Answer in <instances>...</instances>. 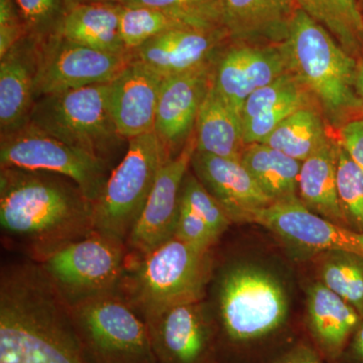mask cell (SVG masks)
<instances>
[{"label": "cell", "instance_id": "6da1fadb", "mask_svg": "<svg viewBox=\"0 0 363 363\" xmlns=\"http://www.w3.org/2000/svg\"><path fill=\"white\" fill-rule=\"evenodd\" d=\"M93 208L67 177L0 168L2 242L35 264L94 233Z\"/></svg>", "mask_w": 363, "mask_h": 363}, {"label": "cell", "instance_id": "7a4b0ae2", "mask_svg": "<svg viewBox=\"0 0 363 363\" xmlns=\"http://www.w3.org/2000/svg\"><path fill=\"white\" fill-rule=\"evenodd\" d=\"M221 363H269L292 348L290 302L281 279L257 264L233 262L216 283Z\"/></svg>", "mask_w": 363, "mask_h": 363}, {"label": "cell", "instance_id": "3957f363", "mask_svg": "<svg viewBox=\"0 0 363 363\" xmlns=\"http://www.w3.org/2000/svg\"><path fill=\"white\" fill-rule=\"evenodd\" d=\"M0 363H87L70 305L40 272L0 286Z\"/></svg>", "mask_w": 363, "mask_h": 363}, {"label": "cell", "instance_id": "277c9868", "mask_svg": "<svg viewBox=\"0 0 363 363\" xmlns=\"http://www.w3.org/2000/svg\"><path fill=\"white\" fill-rule=\"evenodd\" d=\"M285 45L291 71L300 79L334 133L363 118L357 91L358 60L326 30L298 9Z\"/></svg>", "mask_w": 363, "mask_h": 363}, {"label": "cell", "instance_id": "5b68a950", "mask_svg": "<svg viewBox=\"0 0 363 363\" xmlns=\"http://www.w3.org/2000/svg\"><path fill=\"white\" fill-rule=\"evenodd\" d=\"M213 264L212 250L173 238L147 255L128 257L116 292L145 320L169 308L204 300Z\"/></svg>", "mask_w": 363, "mask_h": 363}, {"label": "cell", "instance_id": "8992f818", "mask_svg": "<svg viewBox=\"0 0 363 363\" xmlns=\"http://www.w3.org/2000/svg\"><path fill=\"white\" fill-rule=\"evenodd\" d=\"M70 312L87 363H157L147 323L116 291L72 304Z\"/></svg>", "mask_w": 363, "mask_h": 363}, {"label": "cell", "instance_id": "52a82bcc", "mask_svg": "<svg viewBox=\"0 0 363 363\" xmlns=\"http://www.w3.org/2000/svg\"><path fill=\"white\" fill-rule=\"evenodd\" d=\"M168 161L155 131L128 140L125 156L112 169L94 202L95 231L125 245L160 169Z\"/></svg>", "mask_w": 363, "mask_h": 363}, {"label": "cell", "instance_id": "ba28073f", "mask_svg": "<svg viewBox=\"0 0 363 363\" xmlns=\"http://www.w3.org/2000/svg\"><path fill=\"white\" fill-rule=\"evenodd\" d=\"M108 84L87 86L40 97L30 123L76 149L109 164L124 138L117 133L107 105Z\"/></svg>", "mask_w": 363, "mask_h": 363}, {"label": "cell", "instance_id": "9c48e42d", "mask_svg": "<svg viewBox=\"0 0 363 363\" xmlns=\"http://www.w3.org/2000/svg\"><path fill=\"white\" fill-rule=\"evenodd\" d=\"M0 168L58 174L75 182L93 203L109 177V164L76 149L30 123L1 135Z\"/></svg>", "mask_w": 363, "mask_h": 363}, {"label": "cell", "instance_id": "30bf717a", "mask_svg": "<svg viewBox=\"0 0 363 363\" xmlns=\"http://www.w3.org/2000/svg\"><path fill=\"white\" fill-rule=\"evenodd\" d=\"M126 259L125 245L94 231L39 264L72 305L116 291Z\"/></svg>", "mask_w": 363, "mask_h": 363}, {"label": "cell", "instance_id": "8fae6325", "mask_svg": "<svg viewBox=\"0 0 363 363\" xmlns=\"http://www.w3.org/2000/svg\"><path fill=\"white\" fill-rule=\"evenodd\" d=\"M133 60V54L116 55L50 35L38 40L35 96L108 84Z\"/></svg>", "mask_w": 363, "mask_h": 363}, {"label": "cell", "instance_id": "7c38bea8", "mask_svg": "<svg viewBox=\"0 0 363 363\" xmlns=\"http://www.w3.org/2000/svg\"><path fill=\"white\" fill-rule=\"evenodd\" d=\"M157 363H221L214 314L204 301L145 318Z\"/></svg>", "mask_w": 363, "mask_h": 363}, {"label": "cell", "instance_id": "4fadbf2b", "mask_svg": "<svg viewBox=\"0 0 363 363\" xmlns=\"http://www.w3.org/2000/svg\"><path fill=\"white\" fill-rule=\"evenodd\" d=\"M252 223L267 229L304 259L332 250L363 255V234L314 213L298 198L276 202L260 210Z\"/></svg>", "mask_w": 363, "mask_h": 363}, {"label": "cell", "instance_id": "5bb4252c", "mask_svg": "<svg viewBox=\"0 0 363 363\" xmlns=\"http://www.w3.org/2000/svg\"><path fill=\"white\" fill-rule=\"evenodd\" d=\"M288 72L291 63L285 43L255 45L229 40L215 58L212 86L240 114L248 96Z\"/></svg>", "mask_w": 363, "mask_h": 363}, {"label": "cell", "instance_id": "9a60e30c", "mask_svg": "<svg viewBox=\"0 0 363 363\" xmlns=\"http://www.w3.org/2000/svg\"><path fill=\"white\" fill-rule=\"evenodd\" d=\"M196 150L194 133L183 150L160 169L142 214L125 242L128 257H142L174 238L184 179Z\"/></svg>", "mask_w": 363, "mask_h": 363}, {"label": "cell", "instance_id": "2e32d148", "mask_svg": "<svg viewBox=\"0 0 363 363\" xmlns=\"http://www.w3.org/2000/svg\"><path fill=\"white\" fill-rule=\"evenodd\" d=\"M214 61L162 81L155 133L169 160L180 154L194 133L200 107L211 86Z\"/></svg>", "mask_w": 363, "mask_h": 363}, {"label": "cell", "instance_id": "e0dca14e", "mask_svg": "<svg viewBox=\"0 0 363 363\" xmlns=\"http://www.w3.org/2000/svg\"><path fill=\"white\" fill-rule=\"evenodd\" d=\"M164 77L133 58L107 87V105L124 140L154 133Z\"/></svg>", "mask_w": 363, "mask_h": 363}, {"label": "cell", "instance_id": "ac0fdd59", "mask_svg": "<svg viewBox=\"0 0 363 363\" xmlns=\"http://www.w3.org/2000/svg\"><path fill=\"white\" fill-rule=\"evenodd\" d=\"M190 169L220 203L233 223H252L255 214L274 204L238 159L195 150Z\"/></svg>", "mask_w": 363, "mask_h": 363}, {"label": "cell", "instance_id": "d6986e66", "mask_svg": "<svg viewBox=\"0 0 363 363\" xmlns=\"http://www.w3.org/2000/svg\"><path fill=\"white\" fill-rule=\"evenodd\" d=\"M305 305V337L325 362H340L362 317L318 279L306 289Z\"/></svg>", "mask_w": 363, "mask_h": 363}, {"label": "cell", "instance_id": "ffe728a7", "mask_svg": "<svg viewBox=\"0 0 363 363\" xmlns=\"http://www.w3.org/2000/svg\"><path fill=\"white\" fill-rule=\"evenodd\" d=\"M228 42L222 28H182L152 38L133 54L166 78L212 61Z\"/></svg>", "mask_w": 363, "mask_h": 363}, {"label": "cell", "instance_id": "44dd1931", "mask_svg": "<svg viewBox=\"0 0 363 363\" xmlns=\"http://www.w3.org/2000/svg\"><path fill=\"white\" fill-rule=\"evenodd\" d=\"M298 11L297 0H219V25L231 42L283 44Z\"/></svg>", "mask_w": 363, "mask_h": 363}, {"label": "cell", "instance_id": "7402d4cb", "mask_svg": "<svg viewBox=\"0 0 363 363\" xmlns=\"http://www.w3.org/2000/svg\"><path fill=\"white\" fill-rule=\"evenodd\" d=\"M311 105L317 104L292 71L255 91L240 111L245 145L266 142L291 114Z\"/></svg>", "mask_w": 363, "mask_h": 363}, {"label": "cell", "instance_id": "603a6c76", "mask_svg": "<svg viewBox=\"0 0 363 363\" xmlns=\"http://www.w3.org/2000/svg\"><path fill=\"white\" fill-rule=\"evenodd\" d=\"M38 40L23 38L0 57V130L11 133L30 121L35 102Z\"/></svg>", "mask_w": 363, "mask_h": 363}, {"label": "cell", "instance_id": "cb8c5ba5", "mask_svg": "<svg viewBox=\"0 0 363 363\" xmlns=\"http://www.w3.org/2000/svg\"><path fill=\"white\" fill-rule=\"evenodd\" d=\"M337 135H333L301 166L298 198L312 212L345 226L337 189Z\"/></svg>", "mask_w": 363, "mask_h": 363}, {"label": "cell", "instance_id": "d4e9b609", "mask_svg": "<svg viewBox=\"0 0 363 363\" xmlns=\"http://www.w3.org/2000/svg\"><path fill=\"white\" fill-rule=\"evenodd\" d=\"M123 6L117 4H88L66 11L57 35L64 39L108 54H130L121 33Z\"/></svg>", "mask_w": 363, "mask_h": 363}, {"label": "cell", "instance_id": "484cf974", "mask_svg": "<svg viewBox=\"0 0 363 363\" xmlns=\"http://www.w3.org/2000/svg\"><path fill=\"white\" fill-rule=\"evenodd\" d=\"M194 135L196 150L229 159H238L245 147L240 114L229 106L210 86L203 100Z\"/></svg>", "mask_w": 363, "mask_h": 363}, {"label": "cell", "instance_id": "4316f807", "mask_svg": "<svg viewBox=\"0 0 363 363\" xmlns=\"http://www.w3.org/2000/svg\"><path fill=\"white\" fill-rule=\"evenodd\" d=\"M240 161L272 202L298 198L302 162L262 143L245 145Z\"/></svg>", "mask_w": 363, "mask_h": 363}, {"label": "cell", "instance_id": "83f0119b", "mask_svg": "<svg viewBox=\"0 0 363 363\" xmlns=\"http://www.w3.org/2000/svg\"><path fill=\"white\" fill-rule=\"evenodd\" d=\"M333 135L337 133L329 128L319 107L311 105L291 114L262 143L304 162Z\"/></svg>", "mask_w": 363, "mask_h": 363}, {"label": "cell", "instance_id": "f1b7e54d", "mask_svg": "<svg viewBox=\"0 0 363 363\" xmlns=\"http://www.w3.org/2000/svg\"><path fill=\"white\" fill-rule=\"evenodd\" d=\"M298 9L323 26L348 54L363 59V13L359 0H297Z\"/></svg>", "mask_w": 363, "mask_h": 363}, {"label": "cell", "instance_id": "f546056e", "mask_svg": "<svg viewBox=\"0 0 363 363\" xmlns=\"http://www.w3.org/2000/svg\"><path fill=\"white\" fill-rule=\"evenodd\" d=\"M312 259L318 281L352 306L363 319V255L332 250Z\"/></svg>", "mask_w": 363, "mask_h": 363}, {"label": "cell", "instance_id": "4dcf8cb0", "mask_svg": "<svg viewBox=\"0 0 363 363\" xmlns=\"http://www.w3.org/2000/svg\"><path fill=\"white\" fill-rule=\"evenodd\" d=\"M182 28L195 26H191L180 16L162 9L125 6L121 9V39L130 52L138 49L152 38Z\"/></svg>", "mask_w": 363, "mask_h": 363}, {"label": "cell", "instance_id": "1f68e13d", "mask_svg": "<svg viewBox=\"0 0 363 363\" xmlns=\"http://www.w3.org/2000/svg\"><path fill=\"white\" fill-rule=\"evenodd\" d=\"M337 189L346 227L363 234V169L350 156L339 138Z\"/></svg>", "mask_w": 363, "mask_h": 363}, {"label": "cell", "instance_id": "d6a6232c", "mask_svg": "<svg viewBox=\"0 0 363 363\" xmlns=\"http://www.w3.org/2000/svg\"><path fill=\"white\" fill-rule=\"evenodd\" d=\"M180 204L201 218L217 240L233 224L220 203L210 194L191 169L182 185Z\"/></svg>", "mask_w": 363, "mask_h": 363}, {"label": "cell", "instance_id": "836d02e7", "mask_svg": "<svg viewBox=\"0 0 363 363\" xmlns=\"http://www.w3.org/2000/svg\"><path fill=\"white\" fill-rule=\"evenodd\" d=\"M123 6L162 9L199 28H221L219 0H126Z\"/></svg>", "mask_w": 363, "mask_h": 363}, {"label": "cell", "instance_id": "e575fe53", "mask_svg": "<svg viewBox=\"0 0 363 363\" xmlns=\"http://www.w3.org/2000/svg\"><path fill=\"white\" fill-rule=\"evenodd\" d=\"M26 35L42 40L58 32L66 14L64 0H14Z\"/></svg>", "mask_w": 363, "mask_h": 363}, {"label": "cell", "instance_id": "d590c367", "mask_svg": "<svg viewBox=\"0 0 363 363\" xmlns=\"http://www.w3.org/2000/svg\"><path fill=\"white\" fill-rule=\"evenodd\" d=\"M174 238L203 250H212L218 241L201 218L181 204L177 217Z\"/></svg>", "mask_w": 363, "mask_h": 363}, {"label": "cell", "instance_id": "8d00e7d4", "mask_svg": "<svg viewBox=\"0 0 363 363\" xmlns=\"http://www.w3.org/2000/svg\"><path fill=\"white\" fill-rule=\"evenodd\" d=\"M26 30L14 0H0V57L26 37Z\"/></svg>", "mask_w": 363, "mask_h": 363}, {"label": "cell", "instance_id": "74e56055", "mask_svg": "<svg viewBox=\"0 0 363 363\" xmlns=\"http://www.w3.org/2000/svg\"><path fill=\"white\" fill-rule=\"evenodd\" d=\"M337 136L350 156L363 169V118L344 125L337 131Z\"/></svg>", "mask_w": 363, "mask_h": 363}, {"label": "cell", "instance_id": "f35d334b", "mask_svg": "<svg viewBox=\"0 0 363 363\" xmlns=\"http://www.w3.org/2000/svg\"><path fill=\"white\" fill-rule=\"evenodd\" d=\"M269 363H326L316 350L303 337L292 348Z\"/></svg>", "mask_w": 363, "mask_h": 363}, {"label": "cell", "instance_id": "ab89813d", "mask_svg": "<svg viewBox=\"0 0 363 363\" xmlns=\"http://www.w3.org/2000/svg\"><path fill=\"white\" fill-rule=\"evenodd\" d=\"M339 363H363V319L350 339Z\"/></svg>", "mask_w": 363, "mask_h": 363}, {"label": "cell", "instance_id": "60d3db41", "mask_svg": "<svg viewBox=\"0 0 363 363\" xmlns=\"http://www.w3.org/2000/svg\"><path fill=\"white\" fill-rule=\"evenodd\" d=\"M126 0H64L66 11L72 7L88 4H123Z\"/></svg>", "mask_w": 363, "mask_h": 363}, {"label": "cell", "instance_id": "b9f144b4", "mask_svg": "<svg viewBox=\"0 0 363 363\" xmlns=\"http://www.w3.org/2000/svg\"><path fill=\"white\" fill-rule=\"evenodd\" d=\"M357 91L363 104V59L358 60L357 73Z\"/></svg>", "mask_w": 363, "mask_h": 363}, {"label": "cell", "instance_id": "7bdbcfd3", "mask_svg": "<svg viewBox=\"0 0 363 363\" xmlns=\"http://www.w3.org/2000/svg\"><path fill=\"white\" fill-rule=\"evenodd\" d=\"M360 6H362V11L363 13V0H359Z\"/></svg>", "mask_w": 363, "mask_h": 363}]
</instances>
